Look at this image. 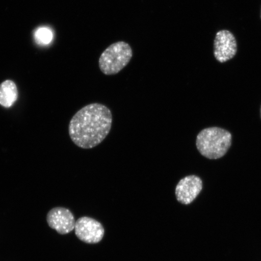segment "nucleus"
I'll return each mask as SVG.
<instances>
[{"instance_id":"9","label":"nucleus","mask_w":261,"mask_h":261,"mask_svg":"<svg viewBox=\"0 0 261 261\" xmlns=\"http://www.w3.org/2000/svg\"><path fill=\"white\" fill-rule=\"evenodd\" d=\"M34 38L36 42L38 44L41 45H48L53 40L54 33L50 28L41 27L35 31Z\"/></svg>"},{"instance_id":"11","label":"nucleus","mask_w":261,"mask_h":261,"mask_svg":"<svg viewBox=\"0 0 261 261\" xmlns=\"http://www.w3.org/2000/svg\"><path fill=\"white\" fill-rule=\"evenodd\" d=\"M260 18H261V10H260Z\"/></svg>"},{"instance_id":"7","label":"nucleus","mask_w":261,"mask_h":261,"mask_svg":"<svg viewBox=\"0 0 261 261\" xmlns=\"http://www.w3.org/2000/svg\"><path fill=\"white\" fill-rule=\"evenodd\" d=\"M47 221L49 226L61 234L71 232L76 223L73 214L64 207L52 208L47 214Z\"/></svg>"},{"instance_id":"10","label":"nucleus","mask_w":261,"mask_h":261,"mask_svg":"<svg viewBox=\"0 0 261 261\" xmlns=\"http://www.w3.org/2000/svg\"><path fill=\"white\" fill-rule=\"evenodd\" d=\"M260 118H261V107H260Z\"/></svg>"},{"instance_id":"2","label":"nucleus","mask_w":261,"mask_h":261,"mask_svg":"<svg viewBox=\"0 0 261 261\" xmlns=\"http://www.w3.org/2000/svg\"><path fill=\"white\" fill-rule=\"evenodd\" d=\"M231 133L228 130L211 127L201 130L196 140V146L200 154L208 159L223 158L231 145Z\"/></svg>"},{"instance_id":"8","label":"nucleus","mask_w":261,"mask_h":261,"mask_svg":"<svg viewBox=\"0 0 261 261\" xmlns=\"http://www.w3.org/2000/svg\"><path fill=\"white\" fill-rule=\"evenodd\" d=\"M18 97V91L14 81L6 80L0 84V105L2 107H11Z\"/></svg>"},{"instance_id":"4","label":"nucleus","mask_w":261,"mask_h":261,"mask_svg":"<svg viewBox=\"0 0 261 261\" xmlns=\"http://www.w3.org/2000/svg\"><path fill=\"white\" fill-rule=\"evenodd\" d=\"M74 230L76 237L88 244L99 243L105 233L104 228L99 221L87 217H81L77 220Z\"/></svg>"},{"instance_id":"3","label":"nucleus","mask_w":261,"mask_h":261,"mask_svg":"<svg viewBox=\"0 0 261 261\" xmlns=\"http://www.w3.org/2000/svg\"><path fill=\"white\" fill-rule=\"evenodd\" d=\"M132 57L133 50L128 43L124 41L115 42L101 54L100 70L106 75L117 74L128 64Z\"/></svg>"},{"instance_id":"6","label":"nucleus","mask_w":261,"mask_h":261,"mask_svg":"<svg viewBox=\"0 0 261 261\" xmlns=\"http://www.w3.org/2000/svg\"><path fill=\"white\" fill-rule=\"evenodd\" d=\"M203 189V181L197 175H191L182 178L175 188V196L179 203L191 204Z\"/></svg>"},{"instance_id":"5","label":"nucleus","mask_w":261,"mask_h":261,"mask_svg":"<svg viewBox=\"0 0 261 261\" xmlns=\"http://www.w3.org/2000/svg\"><path fill=\"white\" fill-rule=\"evenodd\" d=\"M237 47L236 38L232 33L227 30L217 33L214 43V54L219 63H226L236 57Z\"/></svg>"},{"instance_id":"1","label":"nucleus","mask_w":261,"mask_h":261,"mask_svg":"<svg viewBox=\"0 0 261 261\" xmlns=\"http://www.w3.org/2000/svg\"><path fill=\"white\" fill-rule=\"evenodd\" d=\"M112 120L109 108L101 103H91L74 114L68 126V133L71 140L80 148H93L109 135Z\"/></svg>"}]
</instances>
